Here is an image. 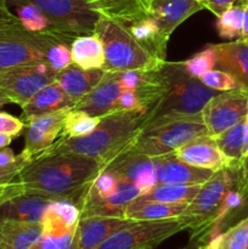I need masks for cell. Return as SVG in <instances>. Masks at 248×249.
<instances>
[{
	"label": "cell",
	"instance_id": "obj_1",
	"mask_svg": "<svg viewBox=\"0 0 248 249\" xmlns=\"http://www.w3.org/2000/svg\"><path fill=\"white\" fill-rule=\"evenodd\" d=\"M104 169L99 162L77 153L44 155L27 163L18 174L26 194L77 203L89 182Z\"/></svg>",
	"mask_w": 248,
	"mask_h": 249
},
{
	"label": "cell",
	"instance_id": "obj_2",
	"mask_svg": "<svg viewBox=\"0 0 248 249\" xmlns=\"http://www.w3.org/2000/svg\"><path fill=\"white\" fill-rule=\"evenodd\" d=\"M145 116L136 111H121L101 117L94 130L85 136L58 138L41 156L70 152L85 156L102 167L112 162L133 146L143 126Z\"/></svg>",
	"mask_w": 248,
	"mask_h": 249
},
{
	"label": "cell",
	"instance_id": "obj_3",
	"mask_svg": "<svg viewBox=\"0 0 248 249\" xmlns=\"http://www.w3.org/2000/svg\"><path fill=\"white\" fill-rule=\"evenodd\" d=\"M160 73L162 95L145 116L143 126L201 113L207 102L219 92L206 87L198 78L192 77L184 62L165 61L160 67Z\"/></svg>",
	"mask_w": 248,
	"mask_h": 249
},
{
	"label": "cell",
	"instance_id": "obj_4",
	"mask_svg": "<svg viewBox=\"0 0 248 249\" xmlns=\"http://www.w3.org/2000/svg\"><path fill=\"white\" fill-rule=\"evenodd\" d=\"M242 163H235L224 169L216 170L202 185L201 190L194 199L187 204L186 209L177 216L185 230L191 233V241L203 242L211 237L215 219L225 196L235 182L242 175Z\"/></svg>",
	"mask_w": 248,
	"mask_h": 249
},
{
	"label": "cell",
	"instance_id": "obj_5",
	"mask_svg": "<svg viewBox=\"0 0 248 249\" xmlns=\"http://www.w3.org/2000/svg\"><path fill=\"white\" fill-rule=\"evenodd\" d=\"M105 50V72H128L159 68L163 63L150 55L118 22L102 16L95 26Z\"/></svg>",
	"mask_w": 248,
	"mask_h": 249
},
{
	"label": "cell",
	"instance_id": "obj_6",
	"mask_svg": "<svg viewBox=\"0 0 248 249\" xmlns=\"http://www.w3.org/2000/svg\"><path fill=\"white\" fill-rule=\"evenodd\" d=\"M73 40L50 33H34L24 28L18 18L0 22V71L22 65L45 62L51 46Z\"/></svg>",
	"mask_w": 248,
	"mask_h": 249
},
{
	"label": "cell",
	"instance_id": "obj_7",
	"mask_svg": "<svg viewBox=\"0 0 248 249\" xmlns=\"http://www.w3.org/2000/svg\"><path fill=\"white\" fill-rule=\"evenodd\" d=\"M204 134L207 129L202 114L198 113L143 126L131 148L150 157H157L174 152L177 147Z\"/></svg>",
	"mask_w": 248,
	"mask_h": 249
},
{
	"label": "cell",
	"instance_id": "obj_8",
	"mask_svg": "<svg viewBox=\"0 0 248 249\" xmlns=\"http://www.w3.org/2000/svg\"><path fill=\"white\" fill-rule=\"evenodd\" d=\"M7 2L9 6L18 2L35 5L61 34L74 39L94 34L101 17L88 0H7Z\"/></svg>",
	"mask_w": 248,
	"mask_h": 249
},
{
	"label": "cell",
	"instance_id": "obj_9",
	"mask_svg": "<svg viewBox=\"0 0 248 249\" xmlns=\"http://www.w3.org/2000/svg\"><path fill=\"white\" fill-rule=\"evenodd\" d=\"M182 230L184 225L177 218L134 220L112 233L97 249H153Z\"/></svg>",
	"mask_w": 248,
	"mask_h": 249
},
{
	"label": "cell",
	"instance_id": "obj_10",
	"mask_svg": "<svg viewBox=\"0 0 248 249\" xmlns=\"http://www.w3.org/2000/svg\"><path fill=\"white\" fill-rule=\"evenodd\" d=\"M57 72L48 62L22 65L0 71V92L23 107L36 92L56 80Z\"/></svg>",
	"mask_w": 248,
	"mask_h": 249
},
{
	"label": "cell",
	"instance_id": "obj_11",
	"mask_svg": "<svg viewBox=\"0 0 248 249\" xmlns=\"http://www.w3.org/2000/svg\"><path fill=\"white\" fill-rule=\"evenodd\" d=\"M248 113V91L233 89L219 91L202 109V119L207 134L216 136L232 128L246 118Z\"/></svg>",
	"mask_w": 248,
	"mask_h": 249
},
{
	"label": "cell",
	"instance_id": "obj_12",
	"mask_svg": "<svg viewBox=\"0 0 248 249\" xmlns=\"http://www.w3.org/2000/svg\"><path fill=\"white\" fill-rule=\"evenodd\" d=\"M70 109L62 108L51 113L43 114L24 124L26 140L21 155L26 158L27 162L40 157L60 138L66 114Z\"/></svg>",
	"mask_w": 248,
	"mask_h": 249
},
{
	"label": "cell",
	"instance_id": "obj_13",
	"mask_svg": "<svg viewBox=\"0 0 248 249\" xmlns=\"http://www.w3.org/2000/svg\"><path fill=\"white\" fill-rule=\"evenodd\" d=\"M105 168L113 172L121 179L135 184L142 194L150 191L158 184L153 157L134 151L131 147L114 158Z\"/></svg>",
	"mask_w": 248,
	"mask_h": 249
},
{
	"label": "cell",
	"instance_id": "obj_14",
	"mask_svg": "<svg viewBox=\"0 0 248 249\" xmlns=\"http://www.w3.org/2000/svg\"><path fill=\"white\" fill-rule=\"evenodd\" d=\"M201 0H146L145 11L164 36L173 32L189 17L203 10Z\"/></svg>",
	"mask_w": 248,
	"mask_h": 249
},
{
	"label": "cell",
	"instance_id": "obj_15",
	"mask_svg": "<svg viewBox=\"0 0 248 249\" xmlns=\"http://www.w3.org/2000/svg\"><path fill=\"white\" fill-rule=\"evenodd\" d=\"M174 152L182 162L192 167L211 169L214 172L237 163L226 157L219 150L213 136L208 134L192 139L185 145L177 147Z\"/></svg>",
	"mask_w": 248,
	"mask_h": 249
},
{
	"label": "cell",
	"instance_id": "obj_16",
	"mask_svg": "<svg viewBox=\"0 0 248 249\" xmlns=\"http://www.w3.org/2000/svg\"><path fill=\"white\" fill-rule=\"evenodd\" d=\"M160 67L153 70L114 72L123 90H130L136 95L143 116L147 114L162 95L163 78Z\"/></svg>",
	"mask_w": 248,
	"mask_h": 249
},
{
	"label": "cell",
	"instance_id": "obj_17",
	"mask_svg": "<svg viewBox=\"0 0 248 249\" xmlns=\"http://www.w3.org/2000/svg\"><path fill=\"white\" fill-rule=\"evenodd\" d=\"M133 221L130 219L114 216L80 218L73 237L72 249H97L112 233Z\"/></svg>",
	"mask_w": 248,
	"mask_h": 249
},
{
	"label": "cell",
	"instance_id": "obj_18",
	"mask_svg": "<svg viewBox=\"0 0 248 249\" xmlns=\"http://www.w3.org/2000/svg\"><path fill=\"white\" fill-rule=\"evenodd\" d=\"M153 162L158 182L164 184H204L214 174V170L192 167L182 162L175 152L153 157Z\"/></svg>",
	"mask_w": 248,
	"mask_h": 249
},
{
	"label": "cell",
	"instance_id": "obj_19",
	"mask_svg": "<svg viewBox=\"0 0 248 249\" xmlns=\"http://www.w3.org/2000/svg\"><path fill=\"white\" fill-rule=\"evenodd\" d=\"M123 88L114 72H105L99 84L82 97L73 108L87 112L94 117H104L113 113Z\"/></svg>",
	"mask_w": 248,
	"mask_h": 249
},
{
	"label": "cell",
	"instance_id": "obj_20",
	"mask_svg": "<svg viewBox=\"0 0 248 249\" xmlns=\"http://www.w3.org/2000/svg\"><path fill=\"white\" fill-rule=\"evenodd\" d=\"M141 194L142 192L135 184L123 179L111 196L80 204L78 207L80 211V218H87V216L125 218L126 207Z\"/></svg>",
	"mask_w": 248,
	"mask_h": 249
},
{
	"label": "cell",
	"instance_id": "obj_21",
	"mask_svg": "<svg viewBox=\"0 0 248 249\" xmlns=\"http://www.w3.org/2000/svg\"><path fill=\"white\" fill-rule=\"evenodd\" d=\"M119 24L156 60L164 62L167 56L168 38L147 15L119 21Z\"/></svg>",
	"mask_w": 248,
	"mask_h": 249
},
{
	"label": "cell",
	"instance_id": "obj_22",
	"mask_svg": "<svg viewBox=\"0 0 248 249\" xmlns=\"http://www.w3.org/2000/svg\"><path fill=\"white\" fill-rule=\"evenodd\" d=\"M53 199L55 198L26 192L12 197L0 206V223L5 220L41 223L46 207Z\"/></svg>",
	"mask_w": 248,
	"mask_h": 249
},
{
	"label": "cell",
	"instance_id": "obj_23",
	"mask_svg": "<svg viewBox=\"0 0 248 249\" xmlns=\"http://www.w3.org/2000/svg\"><path fill=\"white\" fill-rule=\"evenodd\" d=\"M80 219V211L77 204L68 199H53L49 203L41 219L43 233L63 237L74 235L78 221Z\"/></svg>",
	"mask_w": 248,
	"mask_h": 249
},
{
	"label": "cell",
	"instance_id": "obj_24",
	"mask_svg": "<svg viewBox=\"0 0 248 249\" xmlns=\"http://www.w3.org/2000/svg\"><path fill=\"white\" fill-rule=\"evenodd\" d=\"M75 101L56 82L39 90L23 107L22 121L24 124L43 114L62 108H73Z\"/></svg>",
	"mask_w": 248,
	"mask_h": 249
},
{
	"label": "cell",
	"instance_id": "obj_25",
	"mask_svg": "<svg viewBox=\"0 0 248 249\" xmlns=\"http://www.w3.org/2000/svg\"><path fill=\"white\" fill-rule=\"evenodd\" d=\"M213 45L216 53V66L232 75L241 89L248 91V43L235 40Z\"/></svg>",
	"mask_w": 248,
	"mask_h": 249
},
{
	"label": "cell",
	"instance_id": "obj_26",
	"mask_svg": "<svg viewBox=\"0 0 248 249\" xmlns=\"http://www.w3.org/2000/svg\"><path fill=\"white\" fill-rule=\"evenodd\" d=\"M105 74L102 68L84 70L72 63L65 70L58 71L55 82L75 101H79L84 95L91 91L100 83Z\"/></svg>",
	"mask_w": 248,
	"mask_h": 249
},
{
	"label": "cell",
	"instance_id": "obj_27",
	"mask_svg": "<svg viewBox=\"0 0 248 249\" xmlns=\"http://www.w3.org/2000/svg\"><path fill=\"white\" fill-rule=\"evenodd\" d=\"M203 184L182 185V184H164L158 182L155 187L145 194L136 197L129 203L125 212L136 208L147 202H162V203H187L196 197Z\"/></svg>",
	"mask_w": 248,
	"mask_h": 249
},
{
	"label": "cell",
	"instance_id": "obj_28",
	"mask_svg": "<svg viewBox=\"0 0 248 249\" xmlns=\"http://www.w3.org/2000/svg\"><path fill=\"white\" fill-rule=\"evenodd\" d=\"M43 233L41 223L5 220L0 223V249H29Z\"/></svg>",
	"mask_w": 248,
	"mask_h": 249
},
{
	"label": "cell",
	"instance_id": "obj_29",
	"mask_svg": "<svg viewBox=\"0 0 248 249\" xmlns=\"http://www.w3.org/2000/svg\"><path fill=\"white\" fill-rule=\"evenodd\" d=\"M72 62L84 70L102 68L105 66V50L96 34L79 36L71 44Z\"/></svg>",
	"mask_w": 248,
	"mask_h": 249
},
{
	"label": "cell",
	"instance_id": "obj_30",
	"mask_svg": "<svg viewBox=\"0 0 248 249\" xmlns=\"http://www.w3.org/2000/svg\"><path fill=\"white\" fill-rule=\"evenodd\" d=\"M187 203H162L147 202L125 212V218L130 220H164L177 218L186 209Z\"/></svg>",
	"mask_w": 248,
	"mask_h": 249
},
{
	"label": "cell",
	"instance_id": "obj_31",
	"mask_svg": "<svg viewBox=\"0 0 248 249\" xmlns=\"http://www.w3.org/2000/svg\"><path fill=\"white\" fill-rule=\"evenodd\" d=\"M12 6L15 7V12H16L15 16L18 18V21L21 22V24L27 31L34 32V33L56 34V36H65L71 40H74V38L61 34L49 21L48 17L35 5L29 4V2H18V4L12 5Z\"/></svg>",
	"mask_w": 248,
	"mask_h": 249
},
{
	"label": "cell",
	"instance_id": "obj_32",
	"mask_svg": "<svg viewBox=\"0 0 248 249\" xmlns=\"http://www.w3.org/2000/svg\"><path fill=\"white\" fill-rule=\"evenodd\" d=\"M206 249H248V215L213 236Z\"/></svg>",
	"mask_w": 248,
	"mask_h": 249
},
{
	"label": "cell",
	"instance_id": "obj_33",
	"mask_svg": "<svg viewBox=\"0 0 248 249\" xmlns=\"http://www.w3.org/2000/svg\"><path fill=\"white\" fill-rule=\"evenodd\" d=\"M100 117H94L80 109L71 108L67 112L60 138L73 139L91 133L100 123Z\"/></svg>",
	"mask_w": 248,
	"mask_h": 249
},
{
	"label": "cell",
	"instance_id": "obj_34",
	"mask_svg": "<svg viewBox=\"0 0 248 249\" xmlns=\"http://www.w3.org/2000/svg\"><path fill=\"white\" fill-rule=\"evenodd\" d=\"M246 119V118H245ZM245 119L219 135L213 136L219 150L231 160L242 163L243 139H245Z\"/></svg>",
	"mask_w": 248,
	"mask_h": 249
},
{
	"label": "cell",
	"instance_id": "obj_35",
	"mask_svg": "<svg viewBox=\"0 0 248 249\" xmlns=\"http://www.w3.org/2000/svg\"><path fill=\"white\" fill-rule=\"evenodd\" d=\"M243 4L245 2H237L216 17V29L221 38L230 41L240 39L243 26Z\"/></svg>",
	"mask_w": 248,
	"mask_h": 249
},
{
	"label": "cell",
	"instance_id": "obj_36",
	"mask_svg": "<svg viewBox=\"0 0 248 249\" xmlns=\"http://www.w3.org/2000/svg\"><path fill=\"white\" fill-rule=\"evenodd\" d=\"M182 62H184L186 71L192 77L199 78L208 71L214 70V67L216 66V53L214 45L209 44L203 50Z\"/></svg>",
	"mask_w": 248,
	"mask_h": 249
},
{
	"label": "cell",
	"instance_id": "obj_37",
	"mask_svg": "<svg viewBox=\"0 0 248 249\" xmlns=\"http://www.w3.org/2000/svg\"><path fill=\"white\" fill-rule=\"evenodd\" d=\"M198 79L206 87L216 90V91H228V90L241 89L240 84L236 82L235 78L229 74L228 72L221 70L208 71L204 74H202Z\"/></svg>",
	"mask_w": 248,
	"mask_h": 249
},
{
	"label": "cell",
	"instance_id": "obj_38",
	"mask_svg": "<svg viewBox=\"0 0 248 249\" xmlns=\"http://www.w3.org/2000/svg\"><path fill=\"white\" fill-rule=\"evenodd\" d=\"M46 62L56 71H62L66 67L72 65V55H71V44L61 43L55 44L51 46L46 56Z\"/></svg>",
	"mask_w": 248,
	"mask_h": 249
},
{
	"label": "cell",
	"instance_id": "obj_39",
	"mask_svg": "<svg viewBox=\"0 0 248 249\" xmlns=\"http://www.w3.org/2000/svg\"><path fill=\"white\" fill-rule=\"evenodd\" d=\"M24 129V123L22 119L16 118L6 112H0V133L11 135L16 138Z\"/></svg>",
	"mask_w": 248,
	"mask_h": 249
},
{
	"label": "cell",
	"instance_id": "obj_40",
	"mask_svg": "<svg viewBox=\"0 0 248 249\" xmlns=\"http://www.w3.org/2000/svg\"><path fill=\"white\" fill-rule=\"evenodd\" d=\"M27 160L23 156L19 153L17 156V160L11 164L6 165V167H0V185L10 184V182L15 181L18 178L19 172L22 168L27 164Z\"/></svg>",
	"mask_w": 248,
	"mask_h": 249
},
{
	"label": "cell",
	"instance_id": "obj_41",
	"mask_svg": "<svg viewBox=\"0 0 248 249\" xmlns=\"http://www.w3.org/2000/svg\"><path fill=\"white\" fill-rule=\"evenodd\" d=\"M121 111H136L142 114L140 102H139L136 95L133 91H130V90H123L118 101H117L114 112Z\"/></svg>",
	"mask_w": 248,
	"mask_h": 249
},
{
	"label": "cell",
	"instance_id": "obj_42",
	"mask_svg": "<svg viewBox=\"0 0 248 249\" xmlns=\"http://www.w3.org/2000/svg\"><path fill=\"white\" fill-rule=\"evenodd\" d=\"M204 9H208L216 17L223 15L228 9L237 2H245V0H201Z\"/></svg>",
	"mask_w": 248,
	"mask_h": 249
},
{
	"label": "cell",
	"instance_id": "obj_43",
	"mask_svg": "<svg viewBox=\"0 0 248 249\" xmlns=\"http://www.w3.org/2000/svg\"><path fill=\"white\" fill-rule=\"evenodd\" d=\"M17 160V156L14 151L9 147H4L0 150V167H6Z\"/></svg>",
	"mask_w": 248,
	"mask_h": 249
},
{
	"label": "cell",
	"instance_id": "obj_44",
	"mask_svg": "<svg viewBox=\"0 0 248 249\" xmlns=\"http://www.w3.org/2000/svg\"><path fill=\"white\" fill-rule=\"evenodd\" d=\"M238 41L248 43V0L243 4V26Z\"/></svg>",
	"mask_w": 248,
	"mask_h": 249
},
{
	"label": "cell",
	"instance_id": "obj_45",
	"mask_svg": "<svg viewBox=\"0 0 248 249\" xmlns=\"http://www.w3.org/2000/svg\"><path fill=\"white\" fill-rule=\"evenodd\" d=\"M14 18H16V16H15V14H12L11 10H10L7 0H0V22L10 21V19Z\"/></svg>",
	"mask_w": 248,
	"mask_h": 249
},
{
	"label": "cell",
	"instance_id": "obj_46",
	"mask_svg": "<svg viewBox=\"0 0 248 249\" xmlns=\"http://www.w3.org/2000/svg\"><path fill=\"white\" fill-rule=\"evenodd\" d=\"M248 155V113L245 119V139H243V148H242V160Z\"/></svg>",
	"mask_w": 248,
	"mask_h": 249
},
{
	"label": "cell",
	"instance_id": "obj_47",
	"mask_svg": "<svg viewBox=\"0 0 248 249\" xmlns=\"http://www.w3.org/2000/svg\"><path fill=\"white\" fill-rule=\"evenodd\" d=\"M12 136L11 135H7V134H2L0 133V150L4 147H7V146L11 143L12 141Z\"/></svg>",
	"mask_w": 248,
	"mask_h": 249
},
{
	"label": "cell",
	"instance_id": "obj_48",
	"mask_svg": "<svg viewBox=\"0 0 248 249\" xmlns=\"http://www.w3.org/2000/svg\"><path fill=\"white\" fill-rule=\"evenodd\" d=\"M241 167H242L243 178H245L246 181H248V155L246 156L245 158H243L242 164H241Z\"/></svg>",
	"mask_w": 248,
	"mask_h": 249
},
{
	"label": "cell",
	"instance_id": "obj_49",
	"mask_svg": "<svg viewBox=\"0 0 248 249\" xmlns=\"http://www.w3.org/2000/svg\"><path fill=\"white\" fill-rule=\"evenodd\" d=\"M181 249H206V245H202V242H199V241H191V243L187 247Z\"/></svg>",
	"mask_w": 248,
	"mask_h": 249
},
{
	"label": "cell",
	"instance_id": "obj_50",
	"mask_svg": "<svg viewBox=\"0 0 248 249\" xmlns=\"http://www.w3.org/2000/svg\"><path fill=\"white\" fill-rule=\"evenodd\" d=\"M9 100H7V97H5L4 95L1 94V92H0V107H2L4 106V105H6V104H9Z\"/></svg>",
	"mask_w": 248,
	"mask_h": 249
},
{
	"label": "cell",
	"instance_id": "obj_51",
	"mask_svg": "<svg viewBox=\"0 0 248 249\" xmlns=\"http://www.w3.org/2000/svg\"><path fill=\"white\" fill-rule=\"evenodd\" d=\"M88 1H90V2H94V1H99V0H88Z\"/></svg>",
	"mask_w": 248,
	"mask_h": 249
},
{
	"label": "cell",
	"instance_id": "obj_52",
	"mask_svg": "<svg viewBox=\"0 0 248 249\" xmlns=\"http://www.w3.org/2000/svg\"><path fill=\"white\" fill-rule=\"evenodd\" d=\"M245 1H247V0H245Z\"/></svg>",
	"mask_w": 248,
	"mask_h": 249
},
{
	"label": "cell",
	"instance_id": "obj_53",
	"mask_svg": "<svg viewBox=\"0 0 248 249\" xmlns=\"http://www.w3.org/2000/svg\"><path fill=\"white\" fill-rule=\"evenodd\" d=\"M247 192H248V191H247Z\"/></svg>",
	"mask_w": 248,
	"mask_h": 249
}]
</instances>
